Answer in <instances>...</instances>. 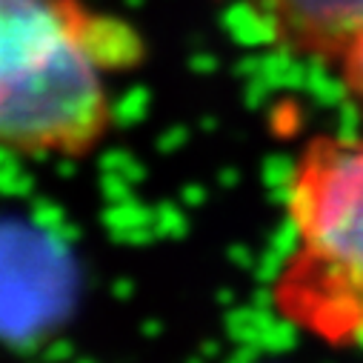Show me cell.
<instances>
[{
	"label": "cell",
	"instance_id": "cell-1",
	"mask_svg": "<svg viewBox=\"0 0 363 363\" xmlns=\"http://www.w3.org/2000/svg\"><path fill=\"white\" fill-rule=\"evenodd\" d=\"M129 26L80 0H0V149L80 157L112 121L101 69L132 66Z\"/></svg>",
	"mask_w": 363,
	"mask_h": 363
},
{
	"label": "cell",
	"instance_id": "cell-2",
	"mask_svg": "<svg viewBox=\"0 0 363 363\" xmlns=\"http://www.w3.org/2000/svg\"><path fill=\"white\" fill-rule=\"evenodd\" d=\"M298 249L281 309L332 343H363V143L315 140L292 184Z\"/></svg>",
	"mask_w": 363,
	"mask_h": 363
},
{
	"label": "cell",
	"instance_id": "cell-3",
	"mask_svg": "<svg viewBox=\"0 0 363 363\" xmlns=\"http://www.w3.org/2000/svg\"><path fill=\"white\" fill-rule=\"evenodd\" d=\"M292 49L340 57L363 32V0H257Z\"/></svg>",
	"mask_w": 363,
	"mask_h": 363
},
{
	"label": "cell",
	"instance_id": "cell-4",
	"mask_svg": "<svg viewBox=\"0 0 363 363\" xmlns=\"http://www.w3.org/2000/svg\"><path fill=\"white\" fill-rule=\"evenodd\" d=\"M340 60H343V77L349 89L363 101V32L343 49Z\"/></svg>",
	"mask_w": 363,
	"mask_h": 363
}]
</instances>
